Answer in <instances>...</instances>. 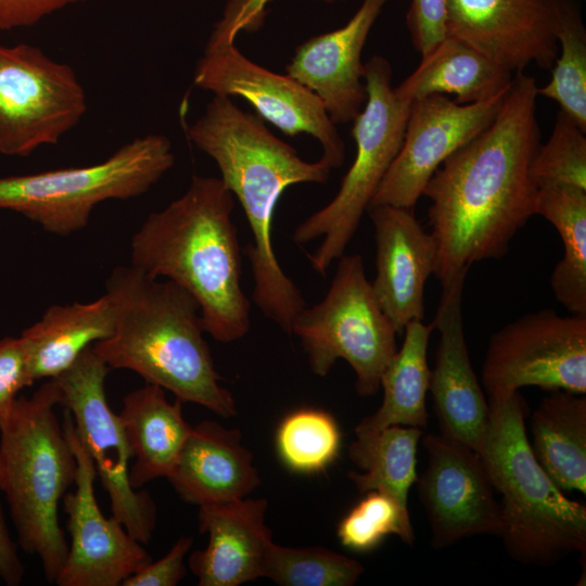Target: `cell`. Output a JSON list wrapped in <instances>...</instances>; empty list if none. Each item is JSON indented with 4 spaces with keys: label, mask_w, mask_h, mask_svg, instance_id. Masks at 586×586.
I'll return each mask as SVG.
<instances>
[{
    "label": "cell",
    "mask_w": 586,
    "mask_h": 586,
    "mask_svg": "<svg viewBox=\"0 0 586 586\" xmlns=\"http://www.w3.org/2000/svg\"><path fill=\"white\" fill-rule=\"evenodd\" d=\"M537 85L513 75L491 125L448 156L422 195L431 204L429 226L436 243L433 275L441 284L481 260L499 259L514 234L535 215L538 188L530 167L540 144Z\"/></svg>",
    "instance_id": "obj_1"
},
{
    "label": "cell",
    "mask_w": 586,
    "mask_h": 586,
    "mask_svg": "<svg viewBox=\"0 0 586 586\" xmlns=\"http://www.w3.org/2000/svg\"><path fill=\"white\" fill-rule=\"evenodd\" d=\"M187 135L214 160L220 179L243 207L253 241L243 250L253 272V302L265 317L291 334L294 319L306 304L275 254L272 218L286 188L324 183L332 168L321 158L304 161L260 116L242 111L227 95L214 94Z\"/></svg>",
    "instance_id": "obj_2"
},
{
    "label": "cell",
    "mask_w": 586,
    "mask_h": 586,
    "mask_svg": "<svg viewBox=\"0 0 586 586\" xmlns=\"http://www.w3.org/2000/svg\"><path fill=\"white\" fill-rule=\"evenodd\" d=\"M233 198L220 178L193 176L181 196L148 216L130 252L133 267L190 293L204 331L222 343L242 339L251 327Z\"/></svg>",
    "instance_id": "obj_3"
},
{
    "label": "cell",
    "mask_w": 586,
    "mask_h": 586,
    "mask_svg": "<svg viewBox=\"0 0 586 586\" xmlns=\"http://www.w3.org/2000/svg\"><path fill=\"white\" fill-rule=\"evenodd\" d=\"M105 289L116 304L112 336L92 345L110 369H127L170 391L181 403L237 415L233 395L220 384L203 333L200 306L177 283L133 267H116Z\"/></svg>",
    "instance_id": "obj_4"
},
{
    "label": "cell",
    "mask_w": 586,
    "mask_h": 586,
    "mask_svg": "<svg viewBox=\"0 0 586 586\" xmlns=\"http://www.w3.org/2000/svg\"><path fill=\"white\" fill-rule=\"evenodd\" d=\"M489 418L476 449L500 495L505 550L523 564L552 565L586 550V506L568 498L535 459L519 391L487 400Z\"/></svg>",
    "instance_id": "obj_5"
},
{
    "label": "cell",
    "mask_w": 586,
    "mask_h": 586,
    "mask_svg": "<svg viewBox=\"0 0 586 586\" xmlns=\"http://www.w3.org/2000/svg\"><path fill=\"white\" fill-rule=\"evenodd\" d=\"M60 403L59 384L48 379L30 397L18 396L0 421V492L18 547L39 559L50 584L68 550L59 505L77 473L74 450L55 413Z\"/></svg>",
    "instance_id": "obj_6"
},
{
    "label": "cell",
    "mask_w": 586,
    "mask_h": 586,
    "mask_svg": "<svg viewBox=\"0 0 586 586\" xmlns=\"http://www.w3.org/2000/svg\"><path fill=\"white\" fill-rule=\"evenodd\" d=\"M174 163L169 139L149 133L90 166L0 178V208L22 214L49 233L66 237L87 226L98 204L148 192Z\"/></svg>",
    "instance_id": "obj_7"
},
{
    "label": "cell",
    "mask_w": 586,
    "mask_h": 586,
    "mask_svg": "<svg viewBox=\"0 0 586 586\" xmlns=\"http://www.w3.org/2000/svg\"><path fill=\"white\" fill-rule=\"evenodd\" d=\"M364 65L368 98L353 120L355 160L335 196L302 221L292 235L300 245L323 238L308 255L311 267L320 275L344 254L357 231L400 149L410 110L411 102L399 98L392 86V66L385 58L373 55Z\"/></svg>",
    "instance_id": "obj_8"
},
{
    "label": "cell",
    "mask_w": 586,
    "mask_h": 586,
    "mask_svg": "<svg viewBox=\"0 0 586 586\" xmlns=\"http://www.w3.org/2000/svg\"><path fill=\"white\" fill-rule=\"evenodd\" d=\"M327 294L294 319L295 334L316 375H327L337 359L349 364L359 395L371 396L397 351V332L381 309L359 254H343Z\"/></svg>",
    "instance_id": "obj_9"
},
{
    "label": "cell",
    "mask_w": 586,
    "mask_h": 586,
    "mask_svg": "<svg viewBox=\"0 0 586 586\" xmlns=\"http://www.w3.org/2000/svg\"><path fill=\"white\" fill-rule=\"evenodd\" d=\"M241 29L253 27L241 0H230L196 62L194 86L214 94L243 98L258 116L286 136H313L322 146L321 160L332 169L341 167L345 144L321 100L289 75L273 73L244 56L234 44Z\"/></svg>",
    "instance_id": "obj_10"
},
{
    "label": "cell",
    "mask_w": 586,
    "mask_h": 586,
    "mask_svg": "<svg viewBox=\"0 0 586 586\" xmlns=\"http://www.w3.org/2000/svg\"><path fill=\"white\" fill-rule=\"evenodd\" d=\"M87 112L75 71L27 43L0 44V154L58 144Z\"/></svg>",
    "instance_id": "obj_11"
},
{
    "label": "cell",
    "mask_w": 586,
    "mask_h": 586,
    "mask_svg": "<svg viewBox=\"0 0 586 586\" xmlns=\"http://www.w3.org/2000/svg\"><path fill=\"white\" fill-rule=\"evenodd\" d=\"M109 371L89 346L67 370L53 379L61 390L60 406L71 412L77 436L92 458L97 476L109 495L112 515L145 545L155 530L156 506L148 492L130 484V450L120 418L111 409L105 395Z\"/></svg>",
    "instance_id": "obj_12"
},
{
    "label": "cell",
    "mask_w": 586,
    "mask_h": 586,
    "mask_svg": "<svg viewBox=\"0 0 586 586\" xmlns=\"http://www.w3.org/2000/svg\"><path fill=\"white\" fill-rule=\"evenodd\" d=\"M482 383L488 400L523 386L585 394L586 317L542 309L509 322L491 336Z\"/></svg>",
    "instance_id": "obj_13"
},
{
    "label": "cell",
    "mask_w": 586,
    "mask_h": 586,
    "mask_svg": "<svg viewBox=\"0 0 586 586\" xmlns=\"http://www.w3.org/2000/svg\"><path fill=\"white\" fill-rule=\"evenodd\" d=\"M63 430L77 461L74 491L62 501L68 517L71 536L58 586H119L152 561L143 544L133 538L123 523L101 511L94 493V462L75 431L71 412L64 408Z\"/></svg>",
    "instance_id": "obj_14"
},
{
    "label": "cell",
    "mask_w": 586,
    "mask_h": 586,
    "mask_svg": "<svg viewBox=\"0 0 586 586\" xmlns=\"http://www.w3.org/2000/svg\"><path fill=\"white\" fill-rule=\"evenodd\" d=\"M508 90L469 104L445 94L412 101L400 149L370 205L415 208L441 164L495 119Z\"/></svg>",
    "instance_id": "obj_15"
},
{
    "label": "cell",
    "mask_w": 586,
    "mask_h": 586,
    "mask_svg": "<svg viewBox=\"0 0 586 586\" xmlns=\"http://www.w3.org/2000/svg\"><path fill=\"white\" fill-rule=\"evenodd\" d=\"M425 470L418 494L431 527V545L443 549L470 536L499 534L500 508L475 450L444 434H426Z\"/></svg>",
    "instance_id": "obj_16"
},
{
    "label": "cell",
    "mask_w": 586,
    "mask_h": 586,
    "mask_svg": "<svg viewBox=\"0 0 586 586\" xmlns=\"http://www.w3.org/2000/svg\"><path fill=\"white\" fill-rule=\"evenodd\" d=\"M561 0H446L447 35L512 73L552 67Z\"/></svg>",
    "instance_id": "obj_17"
},
{
    "label": "cell",
    "mask_w": 586,
    "mask_h": 586,
    "mask_svg": "<svg viewBox=\"0 0 586 586\" xmlns=\"http://www.w3.org/2000/svg\"><path fill=\"white\" fill-rule=\"evenodd\" d=\"M468 271L441 284L432 326L440 333L430 387L441 433L476 451L486 431L488 403L472 368L464 336L462 291Z\"/></svg>",
    "instance_id": "obj_18"
},
{
    "label": "cell",
    "mask_w": 586,
    "mask_h": 586,
    "mask_svg": "<svg viewBox=\"0 0 586 586\" xmlns=\"http://www.w3.org/2000/svg\"><path fill=\"white\" fill-rule=\"evenodd\" d=\"M377 247L374 296L397 334L411 321H423L424 289L434 272L436 243L413 208L370 205Z\"/></svg>",
    "instance_id": "obj_19"
},
{
    "label": "cell",
    "mask_w": 586,
    "mask_h": 586,
    "mask_svg": "<svg viewBox=\"0 0 586 586\" xmlns=\"http://www.w3.org/2000/svg\"><path fill=\"white\" fill-rule=\"evenodd\" d=\"M387 1L364 0L346 25L297 46L285 66L286 75L321 100L335 125L353 122L365 106L361 52Z\"/></svg>",
    "instance_id": "obj_20"
},
{
    "label": "cell",
    "mask_w": 586,
    "mask_h": 586,
    "mask_svg": "<svg viewBox=\"0 0 586 586\" xmlns=\"http://www.w3.org/2000/svg\"><path fill=\"white\" fill-rule=\"evenodd\" d=\"M268 502L241 498L199 507V530L206 548L193 551L189 568L200 586H239L263 577L271 532L265 523Z\"/></svg>",
    "instance_id": "obj_21"
},
{
    "label": "cell",
    "mask_w": 586,
    "mask_h": 586,
    "mask_svg": "<svg viewBox=\"0 0 586 586\" xmlns=\"http://www.w3.org/2000/svg\"><path fill=\"white\" fill-rule=\"evenodd\" d=\"M167 480L181 500L199 507L247 497L260 484L241 432L212 420L192 426Z\"/></svg>",
    "instance_id": "obj_22"
},
{
    "label": "cell",
    "mask_w": 586,
    "mask_h": 586,
    "mask_svg": "<svg viewBox=\"0 0 586 586\" xmlns=\"http://www.w3.org/2000/svg\"><path fill=\"white\" fill-rule=\"evenodd\" d=\"M133 463L129 481L138 489L171 473L192 426L186 421L181 402L169 403L165 390L155 384L129 392L119 412Z\"/></svg>",
    "instance_id": "obj_23"
},
{
    "label": "cell",
    "mask_w": 586,
    "mask_h": 586,
    "mask_svg": "<svg viewBox=\"0 0 586 586\" xmlns=\"http://www.w3.org/2000/svg\"><path fill=\"white\" fill-rule=\"evenodd\" d=\"M115 326L116 304L107 292L89 303L50 306L21 334L31 378L60 375L89 346L112 336Z\"/></svg>",
    "instance_id": "obj_24"
},
{
    "label": "cell",
    "mask_w": 586,
    "mask_h": 586,
    "mask_svg": "<svg viewBox=\"0 0 586 586\" xmlns=\"http://www.w3.org/2000/svg\"><path fill=\"white\" fill-rule=\"evenodd\" d=\"M513 73L467 42L446 36L399 86L396 94L412 102L431 94H455L456 102L485 101L507 90Z\"/></svg>",
    "instance_id": "obj_25"
},
{
    "label": "cell",
    "mask_w": 586,
    "mask_h": 586,
    "mask_svg": "<svg viewBox=\"0 0 586 586\" xmlns=\"http://www.w3.org/2000/svg\"><path fill=\"white\" fill-rule=\"evenodd\" d=\"M531 434L533 455L553 483L585 495V394L549 392L531 416Z\"/></svg>",
    "instance_id": "obj_26"
},
{
    "label": "cell",
    "mask_w": 586,
    "mask_h": 586,
    "mask_svg": "<svg viewBox=\"0 0 586 586\" xmlns=\"http://www.w3.org/2000/svg\"><path fill=\"white\" fill-rule=\"evenodd\" d=\"M433 330L432 323L423 321H411L405 327L404 342L381 375L382 404L356 425L355 435L374 434L391 425L428 426L425 397L431 378L428 345Z\"/></svg>",
    "instance_id": "obj_27"
},
{
    "label": "cell",
    "mask_w": 586,
    "mask_h": 586,
    "mask_svg": "<svg viewBox=\"0 0 586 586\" xmlns=\"http://www.w3.org/2000/svg\"><path fill=\"white\" fill-rule=\"evenodd\" d=\"M535 215L559 232L563 256L555 266L550 286L572 315L586 317V189L571 184L538 188Z\"/></svg>",
    "instance_id": "obj_28"
},
{
    "label": "cell",
    "mask_w": 586,
    "mask_h": 586,
    "mask_svg": "<svg viewBox=\"0 0 586 586\" xmlns=\"http://www.w3.org/2000/svg\"><path fill=\"white\" fill-rule=\"evenodd\" d=\"M422 434L419 428L391 425L356 435L348 456L362 472L351 471L347 477L360 493L383 492L407 506L409 489L418 479L417 446Z\"/></svg>",
    "instance_id": "obj_29"
},
{
    "label": "cell",
    "mask_w": 586,
    "mask_h": 586,
    "mask_svg": "<svg viewBox=\"0 0 586 586\" xmlns=\"http://www.w3.org/2000/svg\"><path fill=\"white\" fill-rule=\"evenodd\" d=\"M557 39L559 52L551 78L537 87V95L556 101L586 131V28L574 0L560 2Z\"/></svg>",
    "instance_id": "obj_30"
},
{
    "label": "cell",
    "mask_w": 586,
    "mask_h": 586,
    "mask_svg": "<svg viewBox=\"0 0 586 586\" xmlns=\"http://www.w3.org/2000/svg\"><path fill=\"white\" fill-rule=\"evenodd\" d=\"M364 571L357 560L324 547H286L272 542L263 577L281 586H352Z\"/></svg>",
    "instance_id": "obj_31"
},
{
    "label": "cell",
    "mask_w": 586,
    "mask_h": 586,
    "mask_svg": "<svg viewBox=\"0 0 586 586\" xmlns=\"http://www.w3.org/2000/svg\"><path fill=\"white\" fill-rule=\"evenodd\" d=\"M276 446L286 468L298 473H315L324 470L337 457L341 433L330 413L301 408L279 424Z\"/></svg>",
    "instance_id": "obj_32"
},
{
    "label": "cell",
    "mask_w": 586,
    "mask_h": 586,
    "mask_svg": "<svg viewBox=\"0 0 586 586\" xmlns=\"http://www.w3.org/2000/svg\"><path fill=\"white\" fill-rule=\"evenodd\" d=\"M337 537L343 546L355 551H368L391 534L412 546L415 534L408 507L379 491L366 493L339 523Z\"/></svg>",
    "instance_id": "obj_33"
},
{
    "label": "cell",
    "mask_w": 586,
    "mask_h": 586,
    "mask_svg": "<svg viewBox=\"0 0 586 586\" xmlns=\"http://www.w3.org/2000/svg\"><path fill=\"white\" fill-rule=\"evenodd\" d=\"M530 173L537 188L571 184L586 189V131L562 111L548 141L539 144Z\"/></svg>",
    "instance_id": "obj_34"
},
{
    "label": "cell",
    "mask_w": 586,
    "mask_h": 586,
    "mask_svg": "<svg viewBox=\"0 0 586 586\" xmlns=\"http://www.w3.org/2000/svg\"><path fill=\"white\" fill-rule=\"evenodd\" d=\"M34 382L22 337L0 339V421L11 411L18 393Z\"/></svg>",
    "instance_id": "obj_35"
},
{
    "label": "cell",
    "mask_w": 586,
    "mask_h": 586,
    "mask_svg": "<svg viewBox=\"0 0 586 586\" xmlns=\"http://www.w3.org/2000/svg\"><path fill=\"white\" fill-rule=\"evenodd\" d=\"M406 23L415 49L426 56L447 36L446 0H411Z\"/></svg>",
    "instance_id": "obj_36"
},
{
    "label": "cell",
    "mask_w": 586,
    "mask_h": 586,
    "mask_svg": "<svg viewBox=\"0 0 586 586\" xmlns=\"http://www.w3.org/2000/svg\"><path fill=\"white\" fill-rule=\"evenodd\" d=\"M193 544L192 536H180L165 556L151 561L127 577L122 586H176L187 574L184 557Z\"/></svg>",
    "instance_id": "obj_37"
},
{
    "label": "cell",
    "mask_w": 586,
    "mask_h": 586,
    "mask_svg": "<svg viewBox=\"0 0 586 586\" xmlns=\"http://www.w3.org/2000/svg\"><path fill=\"white\" fill-rule=\"evenodd\" d=\"M87 0H0V30L31 27L44 17Z\"/></svg>",
    "instance_id": "obj_38"
},
{
    "label": "cell",
    "mask_w": 586,
    "mask_h": 586,
    "mask_svg": "<svg viewBox=\"0 0 586 586\" xmlns=\"http://www.w3.org/2000/svg\"><path fill=\"white\" fill-rule=\"evenodd\" d=\"M25 568L18 555V545L12 539L0 504V579L8 586L22 584Z\"/></svg>",
    "instance_id": "obj_39"
},
{
    "label": "cell",
    "mask_w": 586,
    "mask_h": 586,
    "mask_svg": "<svg viewBox=\"0 0 586 586\" xmlns=\"http://www.w3.org/2000/svg\"><path fill=\"white\" fill-rule=\"evenodd\" d=\"M319 1H323V2H328V3H332V2H335V1H344V0H319Z\"/></svg>",
    "instance_id": "obj_40"
}]
</instances>
